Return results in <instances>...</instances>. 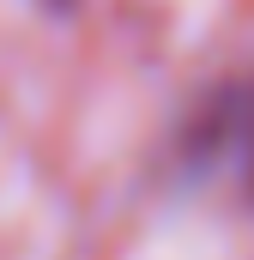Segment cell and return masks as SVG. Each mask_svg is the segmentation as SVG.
<instances>
[{"label":"cell","mask_w":254,"mask_h":260,"mask_svg":"<svg viewBox=\"0 0 254 260\" xmlns=\"http://www.w3.org/2000/svg\"><path fill=\"white\" fill-rule=\"evenodd\" d=\"M188 164L236 176V188L254 200V79L218 91L188 127Z\"/></svg>","instance_id":"obj_1"},{"label":"cell","mask_w":254,"mask_h":260,"mask_svg":"<svg viewBox=\"0 0 254 260\" xmlns=\"http://www.w3.org/2000/svg\"><path fill=\"white\" fill-rule=\"evenodd\" d=\"M43 6H73V0H43Z\"/></svg>","instance_id":"obj_2"}]
</instances>
